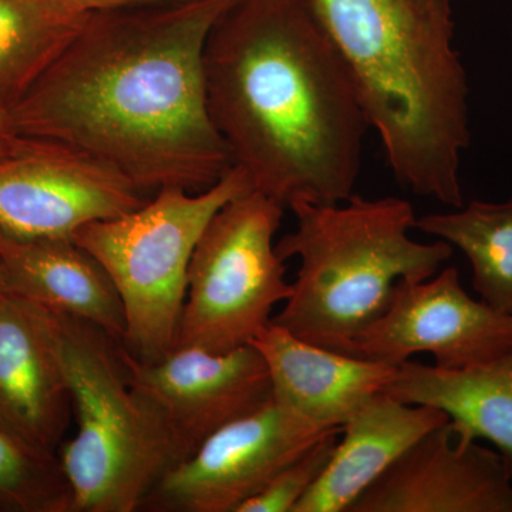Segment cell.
Here are the masks:
<instances>
[{
  "label": "cell",
  "mask_w": 512,
  "mask_h": 512,
  "mask_svg": "<svg viewBox=\"0 0 512 512\" xmlns=\"http://www.w3.org/2000/svg\"><path fill=\"white\" fill-rule=\"evenodd\" d=\"M87 12H106V10L154 8V6L174 5L185 0H70Z\"/></svg>",
  "instance_id": "7402d4cb"
},
{
  "label": "cell",
  "mask_w": 512,
  "mask_h": 512,
  "mask_svg": "<svg viewBox=\"0 0 512 512\" xmlns=\"http://www.w3.org/2000/svg\"><path fill=\"white\" fill-rule=\"evenodd\" d=\"M384 392L400 402L446 413L461 441H490L512 478V346L503 355L466 369L406 360L397 366Z\"/></svg>",
  "instance_id": "e0dca14e"
},
{
  "label": "cell",
  "mask_w": 512,
  "mask_h": 512,
  "mask_svg": "<svg viewBox=\"0 0 512 512\" xmlns=\"http://www.w3.org/2000/svg\"><path fill=\"white\" fill-rule=\"evenodd\" d=\"M296 227L279 239L284 261L299 258L284 309L271 322L296 338L352 356L357 339L386 312L394 286L440 271L453 247L410 238L416 214L397 197L352 195L335 205L296 201Z\"/></svg>",
  "instance_id": "277c9868"
},
{
  "label": "cell",
  "mask_w": 512,
  "mask_h": 512,
  "mask_svg": "<svg viewBox=\"0 0 512 512\" xmlns=\"http://www.w3.org/2000/svg\"><path fill=\"white\" fill-rule=\"evenodd\" d=\"M512 346V315L471 298L458 269L448 266L421 282L394 286L386 312L357 339L352 356L399 366L429 353L434 366L466 369Z\"/></svg>",
  "instance_id": "8fae6325"
},
{
  "label": "cell",
  "mask_w": 512,
  "mask_h": 512,
  "mask_svg": "<svg viewBox=\"0 0 512 512\" xmlns=\"http://www.w3.org/2000/svg\"><path fill=\"white\" fill-rule=\"evenodd\" d=\"M147 200L117 168L62 141L20 134L0 158V231L13 237L74 239Z\"/></svg>",
  "instance_id": "ba28073f"
},
{
  "label": "cell",
  "mask_w": 512,
  "mask_h": 512,
  "mask_svg": "<svg viewBox=\"0 0 512 512\" xmlns=\"http://www.w3.org/2000/svg\"><path fill=\"white\" fill-rule=\"evenodd\" d=\"M55 312L77 430L57 457L72 490L70 512L141 511L177 456L130 382L120 340Z\"/></svg>",
  "instance_id": "5b68a950"
},
{
  "label": "cell",
  "mask_w": 512,
  "mask_h": 512,
  "mask_svg": "<svg viewBox=\"0 0 512 512\" xmlns=\"http://www.w3.org/2000/svg\"><path fill=\"white\" fill-rule=\"evenodd\" d=\"M284 210L248 191L211 218L192 254L175 348L225 353L251 345L275 306L291 298L274 244Z\"/></svg>",
  "instance_id": "52a82bcc"
},
{
  "label": "cell",
  "mask_w": 512,
  "mask_h": 512,
  "mask_svg": "<svg viewBox=\"0 0 512 512\" xmlns=\"http://www.w3.org/2000/svg\"><path fill=\"white\" fill-rule=\"evenodd\" d=\"M19 136L12 111L8 107L0 106V158L5 157L12 150Z\"/></svg>",
  "instance_id": "603a6c76"
},
{
  "label": "cell",
  "mask_w": 512,
  "mask_h": 512,
  "mask_svg": "<svg viewBox=\"0 0 512 512\" xmlns=\"http://www.w3.org/2000/svg\"><path fill=\"white\" fill-rule=\"evenodd\" d=\"M414 229L456 247L473 268L481 301L512 315V198L471 201L444 214L416 218Z\"/></svg>",
  "instance_id": "d6986e66"
},
{
  "label": "cell",
  "mask_w": 512,
  "mask_h": 512,
  "mask_svg": "<svg viewBox=\"0 0 512 512\" xmlns=\"http://www.w3.org/2000/svg\"><path fill=\"white\" fill-rule=\"evenodd\" d=\"M72 417L55 312L6 292L0 299V421L57 456Z\"/></svg>",
  "instance_id": "4fadbf2b"
},
{
  "label": "cell",
  "mask_w": 512,
  "mask_h": 512,
  "mask_svg": "<svg viewBox=\"0 0 512 512\" xmlns=\"http://www.w3.org/2000/svg\"><path fill=\"white\" fill-rule=\"evenodd\" d=\"M70 0H0V106L12 109L82 32Z\"/></svg>",
  "instance_id": "ac0fdd59"
},
{
  "label": "cell",
  "mask_w": 512,
  "mask_h": 512,
  "mask_svg": "<svg viewBox=\"0 0 512 512\" xmlns=\"http://www.w3.org/2000/svg\"><path fill=\"white\" fill-rule=\"evenodd\" d=\"M72 490L56 454L0 421V512H70Z\"/></svg>",
  "instance_id": "ffe728a7"
},
{
  "label": "cell",
  "mask_w": 512,
  "mask_h": 512,
  "mask_svg": "<svg viewBox=\"0 0 512 512\" xmlns=\"http://www.w3.org/2000/svg\"><path fill=\"white\" fill-rule=\"evenodd\" d=\"M6 292L99 326L117 340L124 312L109 274L74 239L19 238L0 231Z\"/></svg>",
  "instance_id": "2e32d148"
},
{
  "label": "cell",
  "mask_w": 512,
  "mask_h": 512,
  "mask_svg": "<svg viewBox=\"0 0 512 512\" xmlns=\"http://www.w3.org/2000/svg\"><path fill=\"white\" fill-rule=\"evenodd\" d=\"M205 90L232 167L289 208L355 195L370 126L308 0H238L208 36Z\"/></svg>",
  "instance_id": "7a4b0ae2"
},
{
  "label": "cell",
  "mask_w": 512,
  "mask_h": 512,
  "mask_svg": "<svg viewBox=\"0 0 512 512\" xmlns=\"http://www.w3.org/2000/svg\"><path fill=\"white\" fill-rule=\"evenodd\" d=\"M237 2L90 13L72 45L10 109L19 134L80 148L144 195L217 184L232 163L208 111L204 50Z\"/></svg>",
  "instance_id": "6da1fadb"
},
{
  "label": "cell",
  "mask_w": 512,
  "mask_h": 512,
  "mask_svg": "<svg viewBox=\"0 0 512 512\" xmlns=\"http://www.w3.org/2000/svg\"><path fill=\"white\" fill-rule=\"evenodd\" d=\"M5 293H6L5 281H3L2 271H0V299L3 298V295H5Z\"/></svg>",
  "instance_id": "cb8c5ba5"
},
{
  "label": "cell",
  "mask_w": 512,
  "mask_h": 512,
  "mask_svg": "<svg viewBox=\"0 0 512 512\" xmlns=\"http://www.w3.org/2000/svg\"><path fill=\"white\" fill-rule=\"evenodd\" d=\"M251 345L268 366L272 399L320 430L342 429L366 400L384 392L397 370L312 345L272 322Z\"/></svg>",
  "instance_id": "5bb4252c"
},
{
  "label": "cell",
  "mask_w": 512,
  "mask_h": 512,
  "mask_svg": "<svg viewBox=\"0 0 512 512\" xmlns=\"http://www.w3.org/2000/svg\"><path fill=\"white\" fill-rule=\"evenodd\" d=\"M123 350L130 382L163 427L178 463L215 431L272 399L271 375L254 345L225 353L174 348L148 363Z\"/></svg>",
  "instance_id": "30bf717a"
},
{
  "label": "cell",
  "mask_w": 512,
  "mask_h": 512,
  "mask_svg": "<svg viewBox=\"0 0 512 512\" xmlns=\"http://www.w3.org/2000/svg\"><path fill=\"white\" fill-rule=\"evenodd\" d=\"M448 421L434 407L376 393L343 424L328 467L293 512H349L413 444Z\"/></svg>",
  "instance_id": "9a60e30c"
},
{
  "label": "cell",
  "mask_w": 512,
  "mask_h": 512,
  "mask_svg": "<svg viewBox=\"0 0 512 512\" xmlns=\"http://www.w3.org/2000/svg\"><path fill=\"white\" fill-rule=\"evenodd\" d=\"M328 431L271 399L215 431L170 468L141 511L237 512Z\"/></svg>",
  "instance_id": "9c48e42d"
},
{
  "label": "cell",
  "mask_w": 512,
  "mask_h": 512,
  "mask_svg": "<svg viewBox=\"0 0 512 512\" xmlns=\"http://www.w3.org/2000/svg\"><path fill=\"white\" fill-rule=\"evenodd\" d=\"M352 77L397 183L460 208L467 73L448 0H308Z\"/></svg>",
  "instance_id": "3957f363"
},
{
  "label": "cell",
  "mask_w": 512,
  "mask_h": 512,
  "mask_svg": "<svg viewBox=\"0 0 512 512\" xmlns=\"http://www.w3.org/2000/svg\"><path fill=\"white\" fill-rule=\"evenodd\" d=\"M349 512H512L503 457L461 441L450 421L413 444Z\"/></svg>",
  "instance_id": "7c38bea8"
},
{
  "label": "cell",
  "mask_w": 512,
  "mask_h": 512,
  "mask_svg": "<svg viewBox=\"0 0 512 512\" xmlns=\"http://www.w3.org/2000/svg\"><path fill=\"white\" fill-rule=\"evenodd\" d=\"M248 191L247 175L232 167L207 190L163 188L137 210L76 232L74 241L100 262L119 293L128 355L156 362L175 348L194 249L211 218Z\"/></svg>",
  "instance_id": "8992f818"
},
{
  "label": "cell",
  "mask_w": 512,
  "mask_h": 512,
  "mask_svg": "<svg viewBox=\"0 0 512 512\" xmlns=\"http://www.w3.org/2000/svg\"><path fill=\"white\" fill-rule=\"evenodd\" d=\"M342 429L328 431L308 451L288 464L237 512H293L312 490L333 456Z\"/></svg>",
  "instance_id": "44dd1931"
}]
</instances>
